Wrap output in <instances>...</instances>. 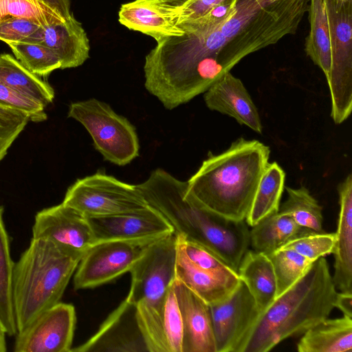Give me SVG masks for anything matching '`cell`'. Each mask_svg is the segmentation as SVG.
Here are the masks:
<instances>
[{"instance_id":"ba28073f","label":"cell","mask_w":352,"mask_h":352,"mask_svg":"<svg viewBox=\"0 0 352 352\" xmlns=\"http://www.w3.org/2000/svg\"><path fill=\"white\" fill-rule=\"evenodd\" d=\"M328 18L331 65L326 78L331 117L340 124L352 111V0H324Z\"/></svg>"},{"instance_id":"7a4b0ae2","label":"cell","mask_w":352,"mask_h":352,"mask_svg":"<svg viewBox=\"0 0 352 352\" xmlns=\"http://www.w3.org/2000/svg\"><path fill=\"white\" fill-rule=\"evenodd\" d=\"M137 186L148 205L169 221L176 234L208 249L237 272L250 247L245 221H228L208 211L189 193L186 181L162 168Z\"/></svg>"},{"instance_id":"8fae6325","label":"cell","mask_w":352,"mask_h":352,"mask_svg":"<svg viewBox=\"0 0 352 352\" xmlns=\"http://www.w3.org/2000/svg\"><path fill=\"white\" fill-rule=\"evenodd\" d=\"M160 238L96 241L78 265L74 276V289L94 288L129 272L147 248Z\"/></svg>"},{"instance_id":"83f0119b","label":"cell","mask_w":352,"mask_h":352,"mask_svg":"<svg viewBox=\"0 0 352 352\" xmlns=\"http://www.w3.org/2000/svg\"><path fill=\"white\" fill-rule=\"evenodd\" d=\"M0 82L46 107L52 102L55 93L42 78L25 69L9 54H0Z\"/></svg>"},{"instance_id":"ffe728a7","label":"cell","mask_w":352,"mask_h":352,"mask_svg":"<svg viewBox=\"0 0 352 352\" xmlns=\"http://www.w3.org/2000/svg\"><path fill=\"white\" fill-rule=\"evenodd\" d=\"M177 8L157 0H135L120 6L119 22L127 28L153 37L156 41L184 33L178 25Z\"/></svg>"},{"instance_id":"4fadbf2b","label":"cell","mask_w":352,"mask_h":352,"mask_svg":"<svg viewBox=\"0 0 352 352\" xmlns=\"http://www.w3.org/2000/svg\"><path fill=\"white\" fill-rule=\"evenodd\" d=\"M76 322L72 304L59 302L16 334L14 352H70Z\"/></svg>"},{"instance_id":"277c9868","label":"cell","mask_w":352,"mask_h":352,"mask_svg":"<svg viewBox=\"0 0 352 352\" xmlns=\"http://www.w3.org/2000/svg\"><path fill=\"white\" fill-rule=\"evenodd\" d=\"M338 292L324 257L262 312L239 352H267L329 318Z\"/></svg>"},{"instance_id":"5bb4252c","label":"cell","mask_w":352,"mask_h":352,"mask_svg":"<svg viewBox=\"0 0 352 352\" xmlns=\"http://www.w3.org/2000/svg\"><path fill=\"white\" fill-rule=\"evenodd\" d=\"M32 238L45 239L63 250L80 253L96 242L85 216L63 203L36 213Z\"/></svg>"},{"instance_id":"d6a6232c","label":"cell","mask_w":352,"mask_h":352,"mask_svg":"<svg viewBox=\"0 0 352 352\" xmlns=\"http://www.w3.org/2000/svg\"><path fill=\"white\" fill-rule=\"evenodd\" d=\"M267 255L276 277V298L296 283L314 263L290 250L278 249Z\"/></svg>"},{"instance_id":"1f68e13d","label":"cell","mask_w":352,"mask_h":352,"mask_svg":"<svg viewBox=\"0 0 352 352\" xmlns=\"http://www.w3.org/2000/svg\"><path fill=\"white\" fill-rule=\"evenodd\" d=\"M177 251L192 265L221 279L239 282L236 271L232 270L221 258L204 246L177 234Z\"/></svg>"},{"instance_id":"6da1fadb","label":"cell","mask_w":352,"mask_h":352,"mask_svg":"<svg viewBox=\"0 0 352 352\" xmlns=\"http://www.w3.org/2000/svg\"><path fill=\"white\" fill-rule=\"evenodd\" d=\"M223 23L211 26L195 21L180 22L182 35L156 41L146 56L145 88L166 109L206 92L228 73L218 60L219 52L228 41L220 30Z\"/></svg>"},{"instance_id":"f35d334b","label":"cell","mask_w":352,"mask_h":352,"mask_svg":"<svg viewBox=\"0 0 352 352\" xmlns=\"http://www.w3.org/2000/svg\"><path fill=\"white\" fill-rule=\"evenodd\" d=\"M0 104L25 111L34 122L47 120L45 107L0 82Z\"/></svg>"},{"instance_id":"9a60e30c","label":"cell","mask_w":352,"mask_h":352,"mask_svg":"<svg viewBox=\"0 0 352 352\" xmlns=\"http://www.w3.org/2000/svg\"><path fill=\"white\" fill-rule=\"evenodd\" d=\"M96 241L160 238L174 232L169 221L149 205L105 216H85Z\"/></svg>"},{"instance_id":"7bdbcfd3","label":"cell","mask_w":352,"mask_h":352,"mask_svg":"<svg viewBox=\"0 0 352 352\" xmlns=\"http://www.w3.org/2000/svg\"><path fill=\"white\" fill-rule=\"evenodd\" d=\"M44 2L56 12H58L61 16L67 20L73 14L70 10V0H41Z\"/></svg>"},{"instance_id":"60d3db41","label":"cell","mask_w":352,"mask_h":352,"mask_svg":"<svg viewBox=\"0 0 352 352\" xmlns=\"http://www.w3.org/2000/svg\"><path fill=\"white\" fill-rule=\"evenodd\" d=\"M227 0H188L177 8L178 23L201 17L214 6Z\"/></svg>"},{"instance_id":"d4e9b609","label":"cell","mask_w":352,"mask_h":352,"mask_svg":"<svg viewBox=\"0 0 352 352\" xmlns=\"http://www.w3.org/2000/svg\"><path fill=\"white\" fill-rule=\"evenodd\" d=\"M175 278L182 282L208 305L226 300L241 282L225 280L200 270L177 251Z\"/></svg>"},{"instance_id":"d590c367","label":"cell","mask_w":352,"mask_h":352,"mask_svg":"<svg viewBox=\"0 0 352 352\" xmlns=\"http://www.w3.org/2000/svg\"><path fill=\"white\" fill-rule=\"evenodd\" d=\"M335 232H310L296 237L278 249L290 250L312 262L332 253Z\"/></svg>"},{"instance_id":"484cf974","label":"cell","mask_w":352,"mask_h":352,"mask_svg":"<svg viewBox=\"0 0 352 352\" xmlns=\"http://www.w3.org/2000/svg\"><path fill=\"white\" fill-rule=\"evenodd\" d=\"M182 333L181 315L172 284L149 336L148 352H182Z\"/></svg>"},{"instance_id":"4316f807","label":"cell","mask_w":352,"mask_h":352,"mask_svg":"<svg viewBox=\"0 0 352 352\" xmlns=\"http://www.w3.org/2000/svg\"><path fill=\"white\" fill-rule=\"evenodd\" d=\"M285 173L276 162H268L261 177L245 221L253 227L279 211Z\"/></svg>"},{"instance_id":"5b68a950","label":"cell","mask_w":352,"mask_h":352,"mask_svg":"<svg viewBox=\"0 0 352 352\" xmlns=\"http://www.w3.org/2000/svg\"><path fill=\"white\" fill-rule=\"evenodd\" d=\"M85 253L63 250L32 239L14 263L12 295L17 333L60 301Z\"/></svg>"},{"instance_id":"44dd1931","label":"cell","mask_w":352,"mask_h":352,"mask_svg":"<svg viewBox=\"0 0 352 352\" xmlns=\"http://www.w3.org/2000/svg\"><path fill=\"white\" fill-rule=\"evenodd\" d=\"M340 211L335 242L333 282L336 290L352 294V175L338 184Z\"/></svg>"},{"instance_id":"ee69618b","label":"cell","mask_w":352,"mask_h":352,"mask_svg":"<svg viewBox=\"0 0 352 352\" xmlns=\"http://www.w3.org/2000/svg\"><path fill=\"white\" fill-rule=\"evenodd\" d=\"M160 3L173 8H180L188 0H157Z\"/></svg>"},{"instance_id":"f546056e","label":"cell","mask_w":352,"mask_h":352,"mask_svg":"<svg viewBox=\"0 0 352 352\" xmlns=\"http://www.w3.org/2000/svg\"><path fill=\"white\" fill-rule=\"evenodd\" d=\"M3 210L0 206V322L6 335L13 336L17 333L12 295L14 263L10 256L9 237L3 220Z\"/></svg>"},{"instance_id":"9c48e42d","label":"cell","mask_w":352,"mask_h":352,"mask_svg":"<svg viewBox=\"0 0 352 352\" xmlns=\"http://www.w3.org/2000/svg\"><path fill=\"white\" fill-rule=\"evenodd\" d=\"M84 216H105L148 206L137 184L123 182L102 172L77 179L62 202Z\"/></svg>"},{"instance_id":"bcb514c9","label":"cell","mask_w":352,"mask_h":352,"mask_svg":"<svg viewBox=\"0 0 352 352\" xmlns=\"http://www.w3.org/2000/svg\"><path fill=\"white\" fill-rule=\"evenodd\" d=\"M7 351L6 342L0 340V352H5Z\"/></svg>"},{"instance_id":"ab89813d","label":"cell","mask_w":352,"mask_h":352,"mask_svg":"<svg viewBox=\"0 0 352 352\" xmlns=\"http://www.w3.org/2000/svg\"><path fill=\"white\" fill-rule=\"evenodd\" d=\"M41 27L38 23L25 18H6L0 22V41L6 44L23 41Z\"/></svg>"},{"instance_id":"f1b7e54d","label":"cell","mask_w":352,"mask_h":352,"mask_svg":"<svg viewBox=\"0 0 352 352\" xmlns=\"http://www.w3.org/2000/svg\"><path fill=\"white\" fill-rule=\"evenodd\" d=\"M310 30L305 41V52L327 78L331 65V41L324 0H309Z\"/></svg>"},{"instance_id":"7c38bea8","label":"cell","mask_w":352,"mask_h":352,"mask_svg":"<svg viewBox=\"0 0 352 352\" xmlns=\"http://www.w3.org/2000/svg\"><path fill=\"white\" fill-rule=\"evenodd\" d=\"M216 352H239L260 311L241 280L226 300L209 305Z\"/></svg>"},{"instance_id":"7dc6e473","label":"cell","mask_w":352,"mask_h":352,"mask_svg":"<svg viewBox=\"0 0 352 352\" xmlns=\"http://www.w3.org/2000/svg\"><path fill=\"white\" fill-rule=\"evenodd\" d=\"M274 1H275V0H271V2Z\"/></svg>"},{"instance_id":"f6af8a7d","label":"cell","mask_w":352,"mask_h":352,"mask_svg":"<svg viewBox=\"0 0 352 352\" xmlns=\"http://www.w3.org/2000/svg\"><path fill=\"white\" fill-rule=\"evenodd\" d=\"M6 331L0 322V340L6 342Z\"/></svg>"},{"instance_id":"3957f363","label":"cell","mask_w":352,"mask_h":352,"mask_svg":"<svg viewBox=\"0 0 352 352\" xmlns=\"http://www.w3.org/2000/svg\"><path fill=\"white\" fill-rule=\"evenodd\" d=\"M270 148L239 138L223 152L210 154L188 180L187 190L204 208L228 221L245 220Z\"/></svg>"},{"instance_id":"2e32d148","label":"cell","mask_w":352,"mask_h":352,"mask_svg":"<svg viewBox=\"0 0 352 352\" xmlns=\"http://www.w3.org/2000/svg\"><path fill=\"white\" fill-rule=\"evenodd\" d=\"M71 351L148 352L138 322L135 306L125 299L91 338Z\"/></svg>"},{"instance_id":"52a82bcc","label":"cell","mask_w":352,"mask_h":352,"mask_svg":"<svg viewBox=\"0 0 352 352\" xmlns=\"http://www.w3.org/2000/svg\"><path fill=\"white\" fill-rule=\"evenodd\" d=\"M67 116L86 129L94 148L105 160L124 166L138 157L140 144L135 126L108 104L96 98L72 102Z\"/></svg>"},{"instance_id":"603a6c76","label":"cell","mask_w":352,"mask_h":352,"mask_svg":"<svg viewBox=\"0 0 352 352\" xmlns=\"http://www.w3.org/2000/svg\"><path fill=\"white\" fill-rule=\"evenodd\" d=\"M299 352H351L352 318L320 322L305 331L297 344Z\"/></svg>"},{"instance_id":"836d02e7","label":"cell","mask_w":352,"mask_h":352,"mask_svg":"<svg viewBox=\"0 0 352 352\" xmlns=\"http://www.w3.org/2000/svg\"><path fill=\"white\" fill-rule=\"evenodd\" d=\"M16 59L29 72L41 78L48 76L53 71L61 68V63L48 47L30 42L7 43Z\"/></svg>"},{"instance_id":"d6986e66","label":"cell","mask_w":352,"mask_h":352,"mask_svg":"<svg viewBox=\"0 0 352 352\" xmlns=\"http://www.w3.org/2000/svg\"><path fill=\"white\" fill-rule=\"evenodd\" d=\"M23 41L50 49L59 58L62 69L80 66L89 56L87 33L73 14L63 22L41 27Z\"/></svg>"},{"instance_id":"8d00e7d4","label":"cell","mask_w":352,"mask_h":352,"mask_svg":"<svg viewBox=\"0 0 352 352\" xmlns=\"http://www.w3.org/2000/svg\"><path fill=\"white\" fill-rule=\"evenodd\" d=\"M29 121L25 111L0 104V162Z\"/></svg>"},{"instance_id":"4dcf8cb0","label":"cell","mask_w":352,"mask_h":352,"mask_svg":"<svg viewBox=\"0 0 352 352\" xmlns=\"http://www.w3.org/2000/svg\"><path fill=\"white\" fill-rule=\"evenodd\" d=\"M287 200L279 208V212L291 217L301 227L315 232H325L322 228V208L305 186L298 188H285Z\"/></svg>"},{"instance_id":"7402d4cb","label":"cell","mask_w":352,"mask_h":352,"mask_svg":"<svg viewBox=\"0 0 352 352\" xmlns=\"http://www.w3.org/2000/svg\"><path fill=\"white\" fill-rule=\"evenodd\" d=\"M237 274L252 296L260 314L276 298V280L267 255L248 250L239 265Z\"/></svg>"},{"instance_id":"e0dca14e","label":"cell","mask_w":352,"mask_h":352,"mask_svg":"<svg viewBox=\"0 0 352 352\" xmlns=\"http://www.w3.org/2000/svg\"><path fill=\"white\" fill-rule=\"evenodd\" d=\"M173 287L182 322V352H216L209 305L176 278Z\"/></svg>"},{"instance_id":"8992f818","label":"cell","mask_w":352,"mask_h":352,"mask_svg":"<svg viewBox=\"0 0 352 352\" xmlns=\"http://www.w3.org/2000/svg\"><path fill=\"white\" fill-rule=\"evenodd\" d=\"M309 2L275 0L263 6L219 52L218 59L224 70L229 72L245 56L294 34L308 11Z\"/></svg>"},{"instance_id":"74e56055","label":"cell","mask_w":352,"mask_h":352,"mask_svg":"<svg viewBox=\"0 0 352 352\" xmlns=\"http://www.w3.org/2000/svg\"><path fill=\"white\" fill-rule=\"evenodd\" d=\"M269 2L271 0H237L234 12L221 26L222 34L229 41Z\"/></svg>"},{"instance_id":"b9f144b4","label":"cell","mask_w":352,"mask_h":352,"mask_svg":"<svg viewBox=\"0 0 352 352\" xmlns=\"http://www.w3.org/2000/svg\"><path fill=\"white\" fill-rule=\"evenodd\" d=\"M334 307L340 309L343 316L352 318V294L338 292L334 302Z\"/></svg>"},{"instance_id":"cb8c5ba5","label":"cell","mask_w":352,"mask_h":352,"mask_svg":"<svg viewBox=\"0 0 352 352\" xmlns=\"http://www.w3.org/2000/svg\"><path fill=\"white\" fill-rule=\"evenodd\" d=\"M313 231L301 227L289 215L278 212L261 221L250 230L252 250L270 254L289 241Z\"/></svg>"},{"instance_id":"e575fe53","label":"cell","mask_w":352,"mask_h":352,"mask_svg":"<svg viewBox=\"0 0 352 352\" xmlns=\"http://www.w3.org/2000/svg\"><path fill=\"white\" fill-rule=\"evenodd\" d=\"M10 16L25 18L41 27L66 21L41 0H0V22Z\"/></svg>"},{"instance_id":"ac0fdd59","label":"cell","mask_w":352,"mask_h":352,"mask_svg":"<svg viewBox=\"0 0 352 352\" xmlns=\"http://www.w3.org/2000/svg\"><path fill=\"white\" fill-rule=\"evenodd\" d=\"M207 107L234 118L261 134L263 126L256 106L242 81L230 72L204 93Z\"/></svg>"},{"instance_id":"30bf717a","label":"cell","mask_w":352,"mask_h":352,"mask_svg":"<svg viewBox=\"0 0 352 352\" xmlns=\"http://www.w3.org/2000/svg\"><path fill=\"white\" fill-rule=\"evenodd\" d=\"M177 236L175 232L152 243L129 272L131 285L126 299L135 306H155L175 279Z\"/></svg>"}]
</instances>
